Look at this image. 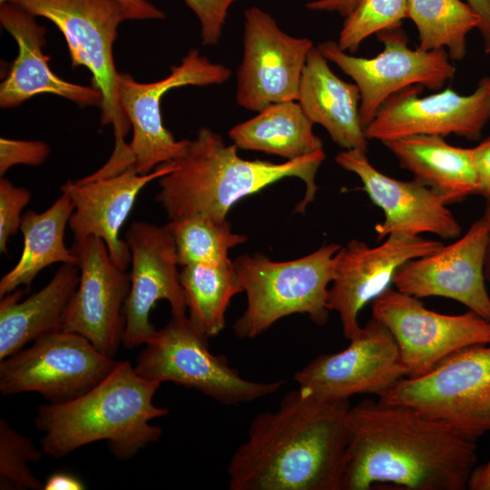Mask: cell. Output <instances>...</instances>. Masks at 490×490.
Segmentation results:
<instances>
[{
	"label": "cell",
	"mask_w": 490,
	"mask_h": 490,
	"mask_svg": "<svg viewBox=\"0 0 490 490\" xmlns=\"http://www.w3.org/2000/svg\"><path fill=\"white\" fill-rule=\"evenodd\" d=\"M475 442L407 406L365 399L350 407L340 490L391 484L410 490H464Z\"/></svg>",
	"instance_id": "1"
},
{
	"label": "cell",
	"mask_w": 490,
	"mask_h": 490,
	"mask_svg": "<svg viewBox=\"0 0 490 490\" xmlns=\"http://www.w3.org/2000/svg\"><path fill=\"white\" fill-rule=\"evenodd\" d=\"M407 18L416 26L417 48H446L454 61L464 59L467 34L480 25L479 16L461 0H409Z\"/></svg>",
	"instance_id": "29"
},
{
	"label": "cell",
	"mask_w": 490,
	"mask_h": 490,
	"mask_svg": "<svg viewBox=\"0 0 490 490\" xmlns=\"http://www.w3.org/2000/svg\"><path fill=\"white\" fill-rule=\"evenodd\" d=\"M360 0H313L306 4L311 11L336 12L345 18L358 6Z\"/></svg>",
	"instance_id": "39"
},
{
	"label": "cell",
	"mask_w": 490,
	"mask_h": 490,
	"mask_svg": "<svg viewBox=\"0 0 490 490\" xmlns=\"http://www.w3.org/2000/svg\"><path fill=\"white\" fill-rule=\"evenodd\" d=\"M28 437L18 433L9 423L0 420V488L2 490H41L44 485L33 475L29 464L43 456Z\"/></svg>",
	"instance_id": "32"
},
{
	"label": "cell",
	"mask_w": 490,
	"mask_h": 490,
	"mask_svg": "<svg viewBox=\"0 0 490 490\" xmlns=\"http://www.w3.org/2000/svg\"><path fill=\"white\" fill-rule=\"evenodd\" d=\"M342 246L330 243L288 261H274L260 253L243 254L233 260L247 296V307L233 324L240 338H253L279 319L306 314L318 325L329 315L328 297L334 274L335 255Z\"/></svg>",
	"instance_id": "5"
},
{
	"label": "cell",
	"mask_w": 490,
	"mask_h": 490,
	"mask_svg": "<svg viewBox=\"0 0 490 490\" xmlns=\"http://www.w3.org/2000/svg\"><path fill=\"white\" fill-rule=\"evenodd\" d=\"M14 3L34 16L54 23L64 36L73 67L84 66L92 85L103 93L101 124L113 125V154L128 152L125 142L131 124L118 97L113 44L118 27L128 20L117 0H0Z\"/></svg>",
	"instance_id": "6"
},
{
	"label": "cell",
	"mask_w": 490,
	"mask_h": 490,
	"mask_svg": "<svg viewBox=\"0 0 490 490\" xmlns=\"http://www.w3.org/2000/svg\"><path fill=\"white\" fill-rule=\"evenodd\" d=\"M349 345L337 353L316 357L294 375V380L313 394L331 400L352 396L380 397L407 377L397 343L379 320L371 318Z\"/></svg>",
	"instance_id": "14"
},
{
	"label": "cell",
	"mask_w": 490,
	"mask_h": 490,
	"mask_svg": "<svg viewBox=\"0 0 490 490\" xmlns=\"http://www.w3.org/2000/svg\"><path fill=\"white\" fill-rule=\"evenodd\" d=\"M377 35L384 49L372 58L355 56L332 40L318 46L328 61L350 76L358 87L364 130L381 105L396 93L413 85L440 90L456 72L445 49L413 50L401 27L384 30Z\"/></svg>",
	"instance_id": "10"
},
{
	"label": "cell",
	"mask_w": 490,
	"mask_h": 490,
	"mask_svg": "<svg viewBox=\"0 0 490 490\" xmlns=\"http://www.w3.org/2000/svg\"><path fill=\"white\" fill-rule=\"evenodd\" d=\"M349 400L299 387L259 413L227 467L230 490H340Z\"/></svg>",
	"instance_id": "2"
},
{
	"label": "cell",
	"mask_w": 490,
	"mask_h": 490,
	"mask_svg": "<svg viewBox=\"0 0 490 490\" xmlns=\"http://www.w3.org/2000/svg\"><path fill=\"white\" fill-rule=\"evenodd\" d=\"M49 154L50 147L44 142L2 137L0 139V175L3 177L11 167L17 164L41 165Z\"/></svg>",
	"instance_id": "35"
},
{
	"label": "cell",
	"mask_w": 490,
	"mask_h": 490,
	"mask_svg": "<svg viewBox=\"0 0 490 490\" xmlns=\"http://www.w3.org/2000/svg\"><path fill=\"white\" fill-rule=\"evenodd\" d=\"M124 240L132 270L122 344L133 348L145 345L156 331L150 314L158 300L166 299L173 316L186 315L187 308L175 242L166 226L133 221Z\"/></svg>",
	"instance_id": "18"
},
{
	"label": "cell",
	"mask_w": 490,
	"mask_h": 490,
	"mask_svg": "<svg viewBox=\"0 0 490 490\" xmlns=\"http://www.w3.org/2000/svg\"><path fill=\"white\" fill-rule=\"evenodd\" d=\"M74 209L71 198L62 192L44 211L30 210L23 215V250L16 264L0 279V298L22 285L30 286L41 270L54 263L77 265L75 255L64 243Z\"/></svg>",
	"instance_id": "26"
},
{
	"label": "cell",
	"mask_w": 490,
	"mask_h": 490,
	"mask_svg": "<svg viewBox=\"0 0 490 490\" xmlns=\"http://www.w3.org/2000/svg\"><path fill=\"white\" fill-rule=\"evenodd\" d=\"M472 162L477 182V195L490 200V136L471 148Z\"/></svg>",
	"instance_id": "36"
},
{
	"label": "cell",
	"mask_w": 490,
	"mask_h": 490,
	"mask_svg": "<svg viewBox=\"0 0 490 490\" xmlns=\"http://www.w3.org/2000/svg\"><path fill=\"white\" fill-rule=\"evenodd\" d=\"M116 363L82 335L61 330L0 360V390L4 396L36 392L49 403H64L92 389Z\"/></svg>",
	"instance_id": "9"
},
{
	"label": "cell",
	"mask_w": 490,
	"mask_h": 490,
	"mask_svg": "<svg viewBox=\"0 0 490 490\" xmlns=\"http://www.w3.org/2000/svg\"><path fill=\"white\" fill-rule=\"evenodd\" d=\"M174 167L170 162L158 165L148 174H139L130 167L111 176L67 180L60 190L74 206L68 222L74 240L91 236L102 239L115 264L126 270L131 264V251L125 240L120 238V230L140 191Z\"/></svg>",
	"instance_id": "21"
},
{
	"label": "cell",
	"mask_w": 490,
	"mask_h": 490,
	"mask_svg": "<svg viewBox=\"0 0 490 490\" xmlns=\"http://www.w3.org/2000/svg\"><path fill=\"white\" fill-rule=\"evenodd\" d=\"M335 161L358 175L371 201L382 210L384 220L375 225L377 240L394 233H431L445 240L461 235V226L444 199L427 186L416 180L405 181L382 173L362 150L341 151Z\"/></svg>",
	"instance_id": "20"
},
{
	"label": "cell",
	"mask_w": 490,
	"mask_h": 490,
	"mask_svg": "<svg viewBox=\"0 0 490 490\" xmlns=\"http://www.w3.org/2000/svg\"><path fill=\"white\" fill-rule=\"evenodd\" d=\"M297 102L338 146L368 152V140L359 115V89L332 72L318 47L313 46L308 54Z\"/></svg>",
	"instance_id": "23"
},
{
	"label": "cell",
	"mask_w": 490,
	"mask_h": 490,
	"mask_svg": "<svg viewBox=\"0 0 490 490\" xmlns=\"http://www.w3.org/2000/svg\"><path fill=\"white\" fill-rule=\"evenodd\" d=\"M71 250L77 259L80 279L63 330L82 335L100 352L113 358L122 343L130 272L115 264L100 238L74 240Z\"/></svg>",
	"instance_id": "16"
},
{
	"label": "cell",
	"mask_w": 490,
	"mask_h": 490,
	"mask_svg": "<svg viewBox=\"0 0 490 490\" xmlns=\"http://www.w3.org/2000/svg\"><path fill=\"white\" fill-rule=\"evenodd\" d=\"M230 75V68L211 62L198 49H191L180 64L171 67L169 75L156 82L139 83L129 74H119V102L132 129L128 150L139 174H148L158 165L176 160L189 143L188 139L175 140L164 126L161 113L164 94L186 85H220Z\"/></svg>",
	"instance_id": "11"
},
{
	"label": "cell",
	"mask_w": 490,
	"mask_h": 490,
	"mask_svg": "<svg viewBox=\"0 0 490 490\" xmlns=\"http://www.w3.org/2000/svg\"><path fill=\"white\" fill-rule=\"evenodd\" d=\"M372 317L395 338L408 377L430 371L464 348L490 345V321L468 310L446 315L425 308L418 298L392 289L372 302Z\"/></svg>",
	"instance_id": "12"
},
{
	"label": "cell",
	"mask_w": 490,
	"mask_h": 490,
	"mask_svg": "<svg viewBox=\"0 0 490 490\" xmlns=\"http://www.w3.org/2000/svg\"><path fill=\"white\" fill-rule=\"evenodd\" d=\"M35 16L19 5L0 4L2 26L14 37L18 54L8 75L0 84V107L14 108L39 93H51L74 102L81 107H102L103 97L93 85L73 83L56 75L43 52L45 28Z\"/></svg>",
	"instance_id": "22"
},
{
	"label": "cell",
	"mask_w": 490,
	"mask_h": 490,
	"mask_svg": "<svg viewBox=\"0 0 490 490\" xmlns=\"http://www.w3.org/2000/svg\"><path fill=\"white\" fill-rule=\"evenodd\" d=\"M79 279L78 265L62 264L43 289L24 300H21L24 290L19 288L1 298L0 360L31 341L63 330Z\"/></svg>",
	"instance_id": "24"
},
{
	"label": "cell",
	"mask_w": 490,
	"mask_h": 490,
	"mask_svg": "<svg viewBox=\"0 0 490 490\" xmlns=\"http://www.w3.org/2000/svg\"><path fill=\"white\" fill-rule=\"evenodd\" d=\"M483 217L485 218L487 225V237L485 255V280L490 284V200H486Z\"/></svg>",
	"instance_id": "42"
},
{
	"label": "cell",
	"mask_w": 490,
	"mask_h": 490,
	"mask_svg": "<svg viewBox=\"0 0 490 490\" xmlns=\"http://www.w3.org/2000/svg\"><path fill=\"white\" fill-rule=\"evenodd\" d=\"M84 488L82 480L64 472L52 474L44 485V490H82Z\"/></svg>",
	"instance_id": "40"
},
{
	"label": "cell",
	"mask_w": 490,
	"mask_h": 490,
	"mask_svg": "<svg viewBox=\"0 0 490 490\" xmlns=\"http://www.w3.org/2000/svg\"><path fill=\"white\" fill-rule=\"evenodd\" d=\"M467 488L471 490H490V459L485 464L475 467Z\"/></svg>",
	"instance_id": "41"
},
{
	"label": "cell",
	"mask_w": 490,
	"mask_h": 490,
	"mask_svg": "<svg viewBox=\"0 0 490 490\" xmlns=\"http://www.w3.org/2000/svg\"><path fill=\"white\" fill-rule=\"evenodd\" d=\"M314 123L297 101L272 103L233 126L229 136L241 150L262 152L295 160L323 149Z\"/></svg>",
	"instance_id": "27"
},
{
	"label": "cell",
	"mask_w": 490,
	"mask_h": 490,
	"mask_svg": "<svg viewBox=\"0 0 490 490\" xmlns=\"http://www.w3.org/2000/svg\"><path fill=\"white\" fill-rule=\"evenodd\" d=\"M384 145L414 180L436 191L447 205L477 194L471 148L450 145L438 135H413Z\"/></svg>",
	"instance_id": "25"
},
{
	"label": "cell",
	"mask_w": 490,
	"mask_h": 490,
	"mask_svg": "<svg viewBox=\"0 0 490 490\" xmlns=\"http://www.w3.org/2000/svg\"><path fill=\"white\" fill-rule=\"evenodd\" d=\"M313 46L309 38L285 33L261 8L246 9L242 57L236 72L238 105L258 113L272 103L297 101L302 72Z\"/></svg>",
	"instance_id": "13"
},
{
	"label": "cell",
	"mask_w": 490,
	"mask_h": 490,
	"mask_svg": "<svg viewBox=\"0 0 490 490\" xmlns=\"http://www.w3.org/2000/svg\"><path fill=\"white\" fill-rule=\"evenodd\" d=\"M31 200V192L15 186L5 177L0 179V252L7 253L8 239L20 230L21 212Z\"/></svg>",
	"instance_id": "33"
},
{
	"label": "cell",
	"mask_w": 490,
	"mask_h": 490,
	"mask_svg": "<svg viewBox=\"0 0 490 490\" xmlns=\"http://www.w3.org/2000/svg\"><path fill=\"white\" fill-rule=\"evenodd\" d=\"M409 0H360L355 10L345 18L338 44L355 54L361 43L381 31L401 27L407 18Z\"/></svg>",
	"instance_id": "31"
},
{
	"label": "cell",
	"mask_w": 490,
	"mask_h": 490,
	"mask_svg": "<svg viewBox=\"0 0 490 490\" xmlns=\"http://www.w3.org/2000/svg\"><path fill=\"white\" fill-rule=\"evenodd\" d=\"M378 398L412 407L475 442L490 431V346L457 350L426 374L401 378Z\"/></svg>",
	"instance_id": "8"
},
{
	"label": "cell",
	"mask_w": 490,
	"mask_h": 490,
	"mask_svg": "<svg viewBox=\"0 0 490 490\" xmlns=\"http://www.w3.org/2000/svg\"><path fill=\"white\" fill-rule=\"evenodd\" d=\"M197 16L203 45H216L231 5L238 0H183Z\"/></svg>",
	"instance_id": "34"
},
{
	"label": "cell",
	"mask_w": 490,
	"mask_h": 490,
	"mask_svg": "<svg viewBox=\"0 0 490 490\" xmlns=\"http://www.w3.org/2000/svg\"><path fill=\"white\" fill-rule=\"evenodd\" d=\"M180 279L191 325L208 338L220 334L231 299L243 291L233 261L181 267Z\"/></svg>",
	"instance_id": "28"
},
{
	"label": "cell",
	"mask_w": 490,
	"mask_h": 490,
	"mask_svg": "<svg viewBox=\"0 0 490 490\" xmlns=\"http://www.w3.org/2000/svg\"><path fill=\"white\" fill-rule=\"evenodd\" d=\"M208 339L187 315H172L145 343L134 369L144 378L194 388L225 406L275 394L285 384L282 379L258 382L243 377L224 356L211 352Z\"/></svg>",
	"instance_id": "7"
},
{
	"label": "cell",
	"mask_w": 490,
	"mask_h": 490,
	"mask_svg": "<svg viewBox=\"0 0 490 490\" xmlns=\"http://www.w3.org/2000/svg\"><path fill=\"white\" fill-rule=\"evenodd\" d=\"M165 226L173 237L180 267L230 261V250L247 240L232 231L227 220L204 215L171 220Z\"/></svg>",
	"instance_id": "30"
},
{
	"label": "cell",
	"mask_w": 490,
	"mask_h": 490,
	"mask_svg": "<svg viewBox=\"0 0 490 490\" xmlns=\"http://www.w3.org/2000/svg\"><path fill=\"white\" fill-rule=\"evenodd\" d=\"M420 86H409L390 96L365 127L367 139L384 143L413 135L480 138L490 120V76L481 78L468 95L446 88L423 97Z\"/></svg>",
	"instance_id": "15"
},
{
	"label": "cell",
	"mask_w": 490,
	"mask_h": 490,
	"mask_svg": "<svg viewBox=\"0 0 490 490\" xmlns=\"http://www.w3.org/2000/svg\"><path fill=\"white\" fill-rule=\"evenodd\" d=\"M124 9L128 20H161L163 11L147 0H117Z\"/></svg>",
	"instance_id": "37"
},
{
	"label": "cell",
	"mask_w": 490,
	"mask_h": 490,
	"mask_svg": "<svg viewBox=\"0 0 490 490\" xmlns=\"http://www.w3.org/2000/svg\"><path fill=\"white\" fill-rule=\"evenodd\" d=\"M161 383L141 377L130 361L114 368L85 394L64 403L38 407L34 424L44 454L59 459L85 445L105 440L119 460L133 457L162 436L154 418L169 414L153 404Z\"/></svg>",
	"instance_id": "4"
},
{
	"label": "cell",
	"mask_w": 490,
	"mask_h": 490,
	"mask_svg": "<svg viewBox=\"0 0 490 490\" xmlns=\"http://www.w3.org/2000/svg\"><path fill=\"white\" fill-rule=\"evenodd\" d=\"M480 18L478 30L482 35L484 51L490 54V0H466Z\"/></svg>",
	"instance_id": "38"
},
{
	"label": "cell",
	"mask_w": 490,
	"mask_h": 490,
	"mask_svg": "<svg viewBox=\"0 0 490 490\" xmlns=\"http://www.w3.org/2000/svg\"><path fill=\"white\" fill-rule=\"evenodd\" d=\"M486 237L487 225L482 216L454 243L403 263L395 273V288L418 299L456 300L490 321L485 277Z\"/></svg>",
	"instance_id": "19"
},
{
	"label": "cell",
	"mask_w": 490,
	"mask_h": 490,
	"mask_svg": "<svg viewBox=\"0 0 490 490\" xmlns=\"http://www.w3.org/2000/svg\"><path fill=\"white\" fill-rule=\"evenodd\" d=\"M238 150L210 128L198 130L184 152L172 162L174 169L158 179L156 201L170 220L192 215L227 220L236 202L288 177H297L306 185L295 211L304 212L315 199L316 175L326 159L323 149L281 163L245 160Z\"/></svg>",
	"instance_id": "3"
},
{
	"label": "cell",
	"mask_w": 490,
	"mask_h": 490,
	"mask_svg": "<svg viewBox=\"0 0 490 490\" xmlns=\"http://www.w3.org/2000/svg\"><path fill=\"white\" fill-rule=\"evenodd\" d=\"M444 244L421 235L394 233L370 247L351 240L335 255L334 274L328 290V309L338 314L348 340L360 329V310L393 283L397 270L406 261L428 255Z\"/></svg>",
	"instance_id": "17"
}]
</instances>
